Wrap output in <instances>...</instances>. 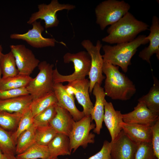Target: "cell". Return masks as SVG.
<instances>
[{
    "instance_id": "24",
    "label": "cell",
    "mask_w": 159,
    "mask_h": 159,
    "mask_svg": "<svg viewBox=\"0 0 159 159\" xmlns=\"http://www.w3.org/2000/svg\"><path fill=\"white\" fill-rule=\"evenodd\" d=\"M37 127L33 123L19 137L16 142L15 154L21 153L35 143Z\"/></svg>"
},
{
    "instance_id": "3",
    "label": "cell",
    "mask_w": 159,
    "mask_h": 159,
    "mask_svg": "<svg viewBox=\"0 0 159 159\" xmlns=\"http://www.w3.org/2000/svg\"><path fill=\"white\" fill-rule=\"evenodd\" d=\"M145 35H140L132 41L117 44L114 46H102L104 52L102 55L104 62L110 63L120 67L122 70L126 72L131 59L140 45L149 42Z\"/></svg>"
},
{
    "instance_id": "30",
    "label": "cell",
    "mask_w": 159,
    "mask_h": 159,
    "mask_svg": "<svg viewBox=\"0 0 159 159\" xmlns=\"http://www.w3.org/2000/svg\"><path fill=\"white\" fill-rule=\"evenodd\" d=\"M57 133L49 124L37 127L36 133L35 143L47 146Z\"/></svg>"
},
{
    "instance_id": "41",
    "label": "cell",
    "mask_w": 159,
    "mask_h": 159,
    "mask_svg": "<svg viewBox=\"0 0 159 159\" xmlns=\"http://www.w3.org/2000/svg\"><path fill=\"white\" fill-rule=\"evenodd\" d=\"M59 159L58 157H56V158H50L49 159Z\"/></svg>"
},
{
    "instance_id": "42",
    "label": "cell",
    "mask_w": 159,
    "mask_h": 159,
    "mask_svg": "<svg viewBox=\"0 0 159 159\" xmlns=\"http://www.w3.org/2000/svg\"></svg>"
},
{
    "instance_id": "31",
    "label": "cell",
    "mask_w": 159,
    "mask_h": 159,
    "mask_svg": "<svg viewBox=\"0 0 159 159\" xmlns=\"http://www.w3.org/2000/svg\"><path fill=\"white\" fill-rule=\"evenodd\" d=\"M12 133L0 127V149L3 154H15L16 143L12 138Z\"/></svg>"
},
{
    "instance_id": "20",
    "label": "cell",
    "mask_w": 159,
    "mask_h": 159,
    "mask_svg": "<svg viewBox=\"0 0 159 159\" xmlns=\"http://www.w3.org/2000/svg\"><path fill=\"white\" fill-rule=\"evenodd\" d=\"M56 110V114L49 125L57 133H62L69 137L75 121L67 110L57 104Z\"/></svg>"
},
{
    "instance_id": "18",
    "label": "cell",
    "mask_w": 159,
    "mask_h": 159,
    "mask_svg": "<svg viewBox=\"0 0 159 159\" xmlns=\"http://www.w3.org/2000/svg\"><path fill=\"white\" fill-rule=\"evenodd\" d=\"M120 111L116 110L111 102L105 100L103 121L110 132L111 141H113L122 130L121 124L123 122Z\"/></svg>"
},
{
    "instance_id": "7",
    "label": "cell",
    "mask_w": 159,
    "mask_h": 159,
    "mask_svg": "<svg viewBox=\"0 0 159 159\" xmlns=\"http://www.w3.org/2000/svg\"><path fill=\"white\" fill-rule=\"evenodd\" d=\"M92 121L90 115H89L75 121L69 136L71 151L73 150V152H74L80 146L85 148L88 144L94 143L95 135L90 132L95 127Z\"/></svg>"
},
{
    "instance_id": "8",
    "label": "cell",
    "mask_w": 159,
    "mask_h": 159,
    "mask_svg": "<svg viewBox=\"0 0 159 159\" xmlns=\"http://www.w3.org/2000/svg\"><path fill=\"white\" fill-rule=\"evenodd\" d=\"M82 46L86 50L91 58V66L89 73L90 85L89 92L91 93L96 83L101 85L105 77L102 74V67L104 61L100 53L102 45L98 40L95 45L89 39H85L81 42Z\"/></svg>"
},
{
    "instance_id": "10",
    "label": "cell",
    "mask_w": 159,
    "mask_h": 159,
    "mask_svg": "<svg viewBox=\"0 0 159 159\" xmlns=\"http://www.w3.org/2000/svg\"><path fill=\"white\" fill-rule=\"evenodd\" d=\"M11 51L15 58L19 74L30 76L40 61L32 51L23 44L11 45Z\"/></svg>"
},
{
    "instance_id": "33",
    "label": "cell",
    "mask_w": 159,
    "mask_h": 159,
    "mask_svg": "<svg viewBox=\"0 0 159 159\" xmlns=\"http://www.w3.org/2000/svg\"><path fill=\"white\" fill-rule=\"evenodd\" d=\"M56 105L50 106L34 117V124L37 127L49 125L56 114Z\"/></svg>"
},
{
    "instance_id": "21",
    "label": "cell",
    "mask_w": 159,
    "mask_h": 159,
    "mask_svg": "<svg viewBox=\"0 0 159 159\" xmlns=\"http://www.w3.org/2000/svg\"><path fill=\"white\" fill-rule=\"evenodd\" d=\"M33 101L29 95L7 99H0V112L23 114L28 109Z\"/></svg>"
},
{
    "instance_id": "9",
    "label": "cell",
    "mask_w": 159,
    "mask_h": 159,
    "mask_svg": "<svg viewBox=\"0 0 159 159\" xmlns=\"http://www.w3.org/2000/svg\"><path fill=\"white\" fill-rule=\"evenodd\" d=\"M38 11L32 13L27 23L31 24L38 19L44 21V27L48 29L58 26L59 21L57 18V12L63 10L68 11L74 9V5L69 4H62L57 0H52L48 4L44 3L38 6Z\"/></svg>"
},
{
    "instance_id": "15",
    "label": "cell",
    "mask_w": 159,
    "mask_h": 159,
    "mask_svg": "<svg viewBox=\"0 0 159 159\" xmlns=\"http://www.w3.org/2000/svg\"><path fill=\"white\" fill-rule=\"evenodd\" d=\"M53 89L57 100V105L67 110L75 121L85 116L83 112L76 107L73 95L68 91L65 85L61 83H54Z\"/></svg>"
},
{
    "instance_id": "28",
    "label": "cell",
    "mask_w": 159,
    "mask_h": 159,
    "mask_svg": "<svg viewBox=\"0 0 159 159\" xmlns=\"http://www.w3.org/2000/svg\"><path fill=\"white\" fill-rule=\"evenodd\" d=\"M57 103V98L53 91L33 100L30 107L34 117L49 107Z\"/></svg>"
},
{
    "instance_id": "13",
    "label": "cell",
    "mask_w": 159,
    "mask_h": 159,
    "mask_svg": "<svg viewBox=\"0 0 159 159\" xmlns=\"http://www.w3.org/2000/svg\"><path fill=\"white\" fill-rule=\"evenodd\" d=\"M68 83L65 85L68 91L74 95L78 103L83 107L85 116L90 115L94 105L89 95L90 81L85 78Z\"/></svg>"
},
{
    "instance_id": "34",
    "label": "cell",
    "mask_w": 159,
    "mask_h": 159,
    "mask_svg": "<svg viewBox=\"0 0 159 159\" xmlns=\"http://www.w3.org/2000/svg\"><path fill=\"white\" fill-rule=\"evenodd\" d=\"M134 159H157L153 152L151 143L138 144Z\"/></svg>"
},
{
    "instance_id": "40",
    "label": "cell",
    "mask_w": 159,
    "mask_h": 159,
    "mask_svg": "<svg viewBox=\"0 0 159 159\" xmlns=\"http://www.w3.org/2000/svg\"><path fill=\"white\" fill-rule=\"evenodd\" d=\"M3 155V153L0 149V159H2Z\"/></svg>"
},
{
    "instance_id": "2",
    "label": "cell",
    "mask_w": 159,
    "mask_h": 159,
    "mask_svg": "<svg viewBox=\"0 0 159 159\" xmlns=\"http://www.w3.org/2000/svg\"><path fill=\"white\" fill-rule=\"evenodd\" d=\"M149 27L147 24L137 19L128 12L108 28V34L103 38L102 41L110 44L131 42L138 34L148 29Z\"/></svg>"
},
{
    "instance_id": "12",
    "label": "cell",
    "mask_w": 159,
    "mask_h": 159,
    "mask_svg": "<svg viewBox=\"0 0 159 159\" xmlns=\"http://www.w3.org/2000/svg\"><path fill=\"white\" fill-rule=\"evenodd\" d=\"M110 142L112 159H134L138 144L131 139L122 130Z\"/></svg>"
},
{
    "instance_id": "39",
    "label": "cell",
    "mask_w": 159,
    "mask_h": 159,
    "mask_svg": "<svg viewBox=\"0 0 159 159\" xmlns=\"http://www.w3.org/2000/svg\"><path fill=\"white\" fill-rule=\"evenodd\" d=\"M2 47L1 45H0V57L2 53ZM1 72L0 67V82L1 80L2 77H1Z\"/></svg>"
},
{
    "instance_id": "14",
    "label": "cell",
    "mask_w": 159,
    "mask_h": 159,
    "mask_svg": "<svg viewBox=\"0 0 159 159\" xmlns=\"http://www.w3.org/2000/svg\"><path fill=\"white\" fill-rule=\"evenodd\" d=\"M124 122L152 127L159 120V114L150 110L143 103L138 102L134 110L122 114Z\"/></svg>"
},
{
    "instance_id": "5",
    "label": "cell",
    "mask_w": 159,
    "mask_h": 159,
    "mask_svg": "<svg viewBox=\"0 0 159 159\" xmlns=\"http://www.w3.org/2000/svg\"><path fill=\"white\" fill-rule=\"evenodd\" d=\"M130 7L129 4L123 0L103 1L95 9L96 23L104 30L107 26L119 21L129 12Z\"/></svg>"
},
{
    "instance_id": "17",
    "label": "cell",
    "mask_w": 159,
    "mask_h": 159,
    "mask_svg": "<svg viewBox=\"0 0 159 159\" xmlns=\"http://www.w3.org/2000/svg\"><path fill=\"white\" fill-rule=\"evenodd\" d=\"M92 91L95 97V102L90 115L92 120H94L95 123V127L93 131L99 135L102 128L104 114L105 97L106 95L104 89L101 86V85L98 83L95 84Z\"/></svg>"
},
{
    "instance_id": "6",
    "label": "cell",
    "mask_w": 159,
    "mask_h": 159,
    "mask_svg": "<svg viewBox=\"0 0 159 159\" xmlns=\"http://www.w3.org/2000/svg\"><path fill=\"white\" fill-rule=\"evenodd\" d=\"M54 67L53 64H50L45 61L40 62L38 66L39 73L26 87L33 100L53 91Z\"/></svg>"
},
{
    "instance_id": "27",
    "label": "cell",
    "mask_w": 159,
    "mask_h": 159,
    "mask_svg": "<svg viewBox=\"0 0 159 159\" xmlns=\"http://www.w3.org/2000/svg\"><path fill=\"white\" fill-rule=\"evenodd\" d=\"M32 78L30 76L19 74L14 77L2 78L0 82V90L26 87Z\"/></svg>"
},
{
    "instance_id": "22",
    "label": "cell",
    "mask_w": 159,
    "mask_h": 159,
    "mask_svg": "<svg viewBox=\"0 0 159 159\" xmlns=\"http://www.w3.org/2000/svg\"><path fill=\"white\" fill-rule=\"evenodd\" d=\"M47 146L51 158L58 157L60 155H70L71 154L69 137L62 133H57Z\"/></svg>"
},
{
    "instance_id": "1",
    "label": "cell",
    "mask_w": 159,
    "mask_h": 159,
    "mask_svg": "<svg viewBox=\"0 0 159 159\" xmlns=\"http://www.w3.org/2000/svg\"><path fill=\"white\" fill-rule=\"evenodd\" d=\"M119 67L104 62L102 72L105 75L104 90L106 95L115 100L126 101L136 92L133 82L119 71Z\"/></svg>"
},
{
    "instance_id": "38",
    "label": "cell",
    "mask_w": 159,
    "mask_h": 159,
    "mask_svg": "<svg viewBox=\"0 0 159 159\" xmlns=\"http://www.w3.org/2000/svg\"><path fill=\"white\" fill-rule=\"evenodd\" d=\"M2 159H17L15 155L12 154H5L3 153Z\"/></svg>"
},
{
    "instance_id": "29",
    "label": "cell",
    "mask_w": 159,
    "mask_h": 159,
    "mask_svg": "<svg viewBox=\"0 0 159 159\" xmlns=\"http://www.w3.org/2000/svg\"><path fill=\"white\" fill-rule=\"evenodd\" d=\"M22 114L18 112H0V127L13 132L16 129Z\"/></svg>"
},
{
    "instance_id": "25",
    "label": "cell",
    "mask_w": 159,
    "mask_h": 159,
    "mask_svg": "<svg viewBox=\"0 0 159 159\" xmlns=\"http://www.w3.org/2000/svg\"><path fill=\"white\" fill-rule=\"evenodd\" d=\"M0 67L2 78L14 77L19 74L14 57L11 51L6 54H1L0 57Z\"/></svg>"
},
{
    "instance_id": "23",
    "label": "cell",
    "mask_w": 159,
    "mask_h": 159,
    "mask_svg": "<svg viewBox=\"0 0 159 159\" xmlns=\"http://www.w3.org/2000/svg\"><path fill=\"white\" fill-rule=\"evenodd\" d=\"M153 84L148 92L139 98L138 101L144 103L153 112L159 114V82L153 76Z\"/></svg>"
},
{
    "instance_id": "11",
    "label": "cell",
    "mask_w": 159,
    "mask_h": 159,
    "mask_svg": "<svg viewBox=\"0 0 159 159\" xmlns=\"http://www.w3.org/2000/svg\"><path fill=\"white\" fill-rule=\"evenodd\" d=\"M32 28L22 34L14 33L10 34L12 39L21 40L25 41L32 47L36 48L54 47L56 41L53 38H45L42 33L44 30L40 21H35L31 24Z\"/></svg>"
},
{
    "instance_id": "19",
    "label": "cell",
    "mask_w": 159,
    "mask_h": 159,
    "mask_svg": "<svg viewBox=\"0 0 159 159\" xmlns=\"http://www.w3.org/2000/svg\"><path fill=\"white\" fill-rule=\"evenodd\" d=\"M120 125L124 132L138 144L141 143H151V127L123 122Z\"/></svg>"
},
{
    "instance_id": "36",
    "label": "cell",
    "mask_w": 159,
    "mask_h": 159,
    "mask_svg": "<svg viewBox=\"0 0 159 159\" xmlns=\"http://www.w3.org/2000/svg\"><path fill=\"white\" fill-rule=\"evenodd\" d=\"M151 144L154 154L159 159V120L152 127Z\"/></svg>"
},
{
    "instance_id": "4",
    "label": "cell",
    "mask_w": 159,
    "mask_h": 159,
    "mask_svg": "<svg viewBox=\"0 0 159 159\" xmlns=\"http://www.w3.org/2000/svg\"><path fill=\"white\" fill-rule=\"evenodd\" d=\"M64 63H73L74 71L71 74L63 75L60 74L57 69H53L54 83H61L83 79L88 75L91 66V58L87 52L81 51L75 53L67 52L63 57Z\"/></svg>"
},
{
    "instance_id": "32",
    "label": "cell",
    "mask_w": 159,
    "mask_h": 159,
    "mask_svg": "<svg viewBox=\"0 0 159 159\" xmlns=\"http://www.w3.org/2000/svg\"><path fill=\"white\" fill-rule=\"evenodd\" d=\"M34 117L30 107L22 114L16 129L12 133V138L16 143L19 136L33 123Z\"/></svg>"
},
{
    "instance_id": "26",
    "label": "cell",
    "mask_w": 159,
    "mask_h": 159,
    "mask_svg": "<svg viewBox=\"0 0 159 159\" xmlns=\"http://www.w3.org/2000/svg\"><path fill=\"white\" fill-rule=\"evenodd\" d=\"M17 159H47L51 158L47 146L35 143L23 153L17 155Z\"/></svg>"
},
{
    "instance_id": "35",
    "label": "cell",
    "mask_w": 159,
    "mask_h": 159,
    "mask_svg": "<svg viewBox=\"0 0 159 159\" xmlns=\"http://www.w3.org/2000/svg\"><path fill=\"white\" fill-rule=\"evenodd\" d=\"M29 94L26 87L0 90V99H9Z\"/></svg>"
},
{
    "instance_id": "37",
    "label": "cell",
    "mask_w": 159,
    "mask_h": 159,
    "mask_svg": "<svg viewBox=\"0 0 159 159\" xmlns=\"http://www.w3.org/2000/svg\"><path fill=\"white\" fill-rule=\"evenodd\" d=\"M111 144L110 142L104 141L101 150L88 159H112L111 155ZM64 159H69L66 158Z\"/></svg>"
},
{
    "instance_id": "16",
    "label": "cell",
    "mask_w": 159,
    "mask_h": 159,
    "mask_svg": "<svg viewBox=\"0 0 159 159\" xmlns=\"http://www.w3.org/2000/svg\"><path fill=\"white\" fill-rule=\"evenodd\" d=\"M149 30L150 34L146 37L149 42V45L140 52L138 56L150 64V59L153 54H155L158 59H159V19L155 16L152 18Z\"/></svg>"
}]
</instances>
